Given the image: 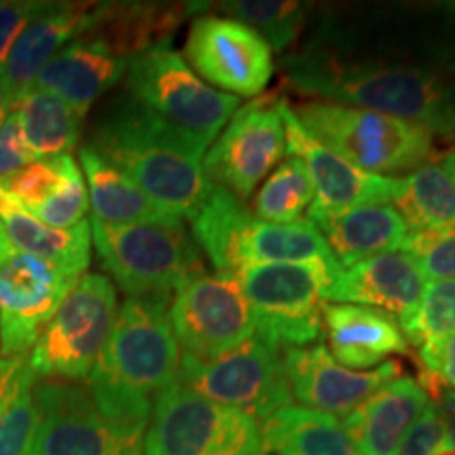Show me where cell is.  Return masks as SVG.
<instances>
[{
	"mask_svg": "<svg viewBox=\"0 0 455 455\" xmlns=\"http://www.w3.org/2000/svg\"><path fill=\"white\" fill-rule=\"evenodd\" d=\"M284 83L304 95L382 112L430 133L455 131V61L419 64L355 51L323 32L284 57Z\"/></svg>",
	"mask_w": 455,
	"mask_h": 455,
	"instance_id": "6da1fadb",
	"label": "cell"
},
{
	"mask_svg": "<svg viewBox=\"0 0 455 455\" xmlns=\"http://www.w3.org/2000/svg\"><path fill=\"white\" fill-rule=\"evenodd\" d=\"M87 144L178 220L192 221L212 192L203 158L207 141L178 129L129 95L108 104Z\"/></svg>",
	"mask_w": 455,
	"mask_h": 455,
	"instance_id": "7a4b0ae2",
	"label": "cell"
},
{
	"mask_svg": "<svg viewBox=\"0 0 455 455\" xmlns=\"http://www.w3.org/2000/svg\"><path fill=\"white\" fill-rule=\"evenodd\" d=\"M169 308L171 301L163 298L124 299L87 379L101 411L141 435L150 422V396L175 382L180 371L181 352Z\"/></svg>",
	"mask_w": 455,
	"mask_h": 455,
	"instance_id": "3957f363",
	"label": "cell"
},
{
	"mask_svg": "<svg viewBox=\"0 0 455 455\" xmlns=\"http://www.w3.org/2000/svg\"><path fill=\"white\" fill-rule=\"evenodd\" d=\"M289 106L310 138L367 173H411L435 152L428 129L388 114L325 100Z\"/></svg>",
	"mask_w": 455,
	"mask_h": 455,
	"instance_id": "277c9868",
	"label": "cell"
},
{
	"mask_svg": "<svg viewBox=\"0 0 455 455\" xmlns=\"http://www.w3.org/2000/svg\"><path fill=\"white\" fill-rule=\"evenodd\" d=\"M100 264L127 298L171 299L181 284L204 275L195 238L180 224L112 226L89 220Z\"/></svg>",
	"mask_w": 455,
	"mask_h": 455,
	"instance_id": "5b68a950",
	"label": "cell"
},
{
	"mask_svg": "<svg viewBox=\"0 0 455 455\" xmlns=\"http://www.w3.org/2000/svg\"><path fill=\"white\" fill-rule=\"evenodd\" d=\"M338 261L251 264L236 272L255 316V333L278 348H304L323 335V310L339 276Z\"/></svg>",
	"mask_w": 455,
	"mask_h": 455,
	"instance_id": "8992f818",
	"label": "cell"
},
{
	"mask_svg": "<svg viewBox=\"0 0 455 455\" xmlns=\"http://www.w3.org/2000/svg\"><path fill=\"white\" fill-rule=\"evenodd\" d=\"M118 315L112 281L83 275L34 341L28 361L38 379L81 384L89 379Z\"/></svg>",
	"mask_w": 455,
	"mask_h": 455,
	"instance_id": "52a82bcc",
	"label": "cell"
},
{
	"mask_svg": "<svg viewBox=\"0 0 455 455\" xmlns=\"http://www.w3.org/2000/svg\"><path fill=\"white\" fill-rule=\"evenodd\" d=\"M259 426L238 409L218 405L175 378L152 403L144 455H261Z\"/></svg>",
	"mask_w": 455,
	"mask_h": 455,
	"instance_id": "ba28073f",
	"label": "cell"
},
{
	"mask_svg": "<svg viewBox=\"0 0 455 455\" xmlns=\"http://www.w3.org/2000/svg\"><path fill=\"white\" fill-rule=\"evenodd\" d=\"M129 98L164 121L213 144L241 100L209 87L171 44L131 57L124 72Z\"/></svg>",
	"mask_w": 455,
	"mask_h": 455,
	"instance_id": "9c48e42d",
	"label": "cell"
},
{
	"mask_svg": "<svg viewBox=\"0 0 455 455\" xmlns=\"http://www.w3.org/2000/svg\"><path fill=\"white\" fill-rule=\"evenodd\" d=\"M178 379L196 395L218 405L238 409L253 419H266L278 409L291 405L281 348L259 333L209 361L181 352Z\"/></svg>",
	"mask_w": 455,
	"mask_h": 455,
	"instance_id": "30bf717a",
	"label": "cell"
},
{
	"mask_svg": "<svg viewBox=\"0 0 455 455\" xmlns=\"http://www.w3.org/2000/svg\"><path fill=\"white\" fill-rule=\"evenodd\" d=\"M38 424L30 455H144L141 432L101 411L87 384L38 379Z\"/></svg>",
	"mask_w": 455,
	"mask_h": 455,
	"instance_id": "8fae6325",
	"label": "cell"
},
{
	"mask_svg": "<svg viewBox=\"0 0 455 455\" xmlns=\"http://www.w3.org/2000/svg\"><path fill=\"white\" fill-rule=\"evenodd\" d=\"M281 104V95L261 93L238 108L204 152V178L238 201L251 196L287 155Z\"/></svg>",
	"mask_w": 455,
	"mask_h": 455,
	"instance_id": "7c38bea8",
	"label": "cell"
},
{
	"mask_svg": "<svg viewBox=\"0 0 455 455\" xmlns=\"http://www.w3.org/2000/svg\"><path fill=\"white\" fill-rule=\"evenodd\" d=\"M78 278L15 247L0 226V356L30 355Z\"/></svg>",
	"mask_w": 455,
	"mask_h": 455,
	"instance_id": "4fadbf2b",
	"label": "cell"
},
{
	"mask_svg": "<svg viewBox=\"0 0 455 455\" xmlns=\"http://www.w3.org/2000/svg\"><path fill=\"white\" fill-rule=\"evenodd\" d=\"M171 325L186 355L218 358L255 335V316L236 276L204 275L175 291Z\"/></svg>",
	"mask_w": 455,
	"mask_h": 455,
	"instance_id": "5bb4252c",
	"label": "cell"
},
{
	"mask_svg": "<svg viewBox=\"0 0 455 455\" xmlns=\"http://www.w3.org/2000/svg\"><path fill=\"white\" fill-rule=\"evenodd\" d=\"M184 53L204 81L235 98H258L275 72L268 43L230 17H196L190 24Z\"/></svg>",
	"mask_w": 455,
	"mask_h": 455,
	"instance_id": "9a60e30c",
	"label": "cell"
},
{
	"mask_svg": "<svg viewBox=\"0 0 455 455\" xmlns=\"http://www.w3.org/2000/svg\"><path fill=\"white\" fill-rule=\"evenodd\" d=\"M283 367L291 396L304 407L329 415H350L386 384L401 378L403 367L386 361L371 371H352L333 361L323 344L304 348H283Z\"/></svg>",
	"mask_w": 455,
	"mask_h": 455,
	"instance_id": "2e32d148",
	"label": "cell"
},
{
	"mask_svg": "<svg viewBox=\"0 0 455 455\" xmlns=\"http://www.w3.org/2000/svg\"><path fill=\"white\" fill-rule=\"evenodd\" d=\"M281 114L287 152L299 158L308 169L312 184H315V204L318 207L346 209L367 207V204H392L401 195V178L367 173V171L344 161L329 148L318 144L315 138H310L284 98Z\"/></svg>",
	"mask_w": 455,
	"mask_h": 455,
	"instance_id": "e0dca14e",
	"label": "cell"
},
{
	"mask_svg": "<svg viewBox=\"0 0 455 455\" xmlns=\"http://www.w3.org/2000/svg\"><path fill=\"white\" fill-rule=\"evenodd\" d=\"M93 15L95 3H43L0 70L9 112L30 93L34 81L51 57L87 34Z\"/></svg>",
	"mask_w": 455,
	"mask_h": 455,
	"instance_id": "ac0fdd59",
	"label": "cell"
},
{
	"mask_svg": "<svg viewBox=\"0 0 455 455\" xmlns=\"http://www.w3.org/2000/svg\"><path fill=\"white\" fill-rule=\"evenodd\" d=\"M424 289L426 278L411 255L392 251L341 270L329 289V299L382 310L403 331L418 312Z\"/></svg>",
	"mask_w": 455,
	"mask_h": 455,
	"instance_id": "d6986e66",
	"label": "cell"
},
{
	"mask_svg": "<svg viewBox=\"0 0 455 455\" xmlns=\"http://www.w3.org/2000/svg\"><path fill=\"white\" fill-rule=\"evenodd\" d=\"M308 220L321 230L339 268L403 247L409 226L392 204L329 209L312 203Z\"/></svg>",
	"mask_w": 455,
	"mask_h": 455,
	"instance_id": "ffe728a7",
	"label": "cell"
},
{
	"mask_svg": "<svg viewBox=\"0 0 455 455\" xmlns=\"http://www.w3.org/2000/svg\"><path fill=\"white\" fill-rule=\"evenodd\" d=\"M127 64L129 60L114 55L101 43L81 36L51 57L32 89L47 91L84 116L106 91L123 81Z\"/></svg>",
	"mask_w": 455,
	"mask_h": 455,
	"instance_id": "44dd1931",
	"label": "cell"
},
{
	"mask_svg": "<svg viewBox=\"0 0 455 455\" xmlns=\"http://www.w3.org/2000/svg\"><path fill=\"white\" fill-rule=\"evenodd\" d=\"M196 3H95L93 24L83 36L104 44L114 55L131 60L169 44Z\"/></svg>",
	"mask_w": 455,
	"mask_h": 455,
	"instance_id": "7402d4cb",
	"label": "cell"
},
{
	"mask_svg": "<svg viewBox=\"0 0 455 455\" xmlns=\"http://www.w3.org/2000/svg\"><path fill=\"white\" fill-rule=\"evenodd\" d=\"M323 325L331 355L341 367L369 369L392 355H409V341L398 323L382 310L356 304H327Z\"/></svg>",
	"mask_w": 455,
	"mask_h": 455,
	"instance_id": "603a6c76",
	"label": "cell"
},
{
	"mask_svg": "<svg viewBox=\"0 0 455 455\" xmlns=\"http://www.w3.org/2000/svg\"><path fill=\"white\" fill-rule=\"evenodd\" d=\"M426 407L419 384L401 375L346 415L344 428L361 455H395Z\"/></svg>",
	"mask_w": 455,
	"mask_h": 455,
	"instance_id": "cb8c5ba5",
	"label": "cell"
},
{
	"mask_svg": "<svg viewBox=\"0 0 455 455\" xmlns=\"http://www.w3.org/2000/svg\"><path fill=\"white\" fill-rule=\"evenodd\" d=\"M78 158H81L89 184L87 192L93 220L112 226L180 224L181 221L152 203L135 181H131L121 169L108 163L89 144L78 148Z\"/></svg>",
	"mask_w": 455,
	"mask_h": 455,
	"instance_id": "d4e9b609",
	"label": "cell"
},
{
	"mask_svg": "<svg viewBox=\"0 0 455 455\" xmlns=\"http://www.w3.org/2000/svg\"><path fill=\"white\" fill-rule=\"evenodd\" d=\"M0 226L15 247L55 264L68 275L81 278L91 261L89 220L68 230L38 221L0 188Z\"/></svg>",
	"mask_w": 455,
	"mask_h": 455,
	"instance_id": "484cf974",
	"label": "cell"
},
{
	"mask_svg": "<svg viewBox=\"0 0 455 455\" xmlns=\"http://www.w3.org/2000/svg\"><path fill=\"white\" fill-rule=\"evenodd\" d=\"M261 447L276 455H361L333 415L287 405L264 419Z\"/></svg>",
	"mask_w": 455,
	"mask_h": 455,
	"instance_id": "4316f807",
	"label": "cell"
},
{
	"mask_svg": "<svg viewBox=\"0 0 455 455\" xmlns=\"http://www.w3.org/2000/svg\"><path fill=\"white\" fill-rule=\"evenodd\" d=\"M312 259L335 261L321 230L310 220L270 224L251 215L236 247V272L251 264H299Z\"/></svg>",
	"mask_w": 455,
	"mask_h": 455,
	"instance_id": "83f0119b",
	"label": "cell"
},
{
	"mask_svg": "<svg viewBox=\"0 0 455 455\" xmlns=\"http://www.w3.org/2000/svg\"><path fill=\"white\" fill-rule=\"evenodd\" d=\"M28 355L0 356V455H30L38 409Z\"/></svg>",
	"mask_w": 455,
	"mask_h": 455,
	"instance_id": "f1b7e54d",
	"label": "cell"
},
{
	"mask_svg": "<svg viewBox=\"0 0 455 455\" xmlns=\"http://www.w3.org/2000/svg\"><path fill=\"white\" fill-rule=\"evenodd\" d=\"M409 232L455 226V169L447 158L426 163L403 180L395 201Z\"/></svg>",
	"mask_w": 455,
	"mask_h": 455,
	"instance_id": "f546056e",
	"label": "cell"
},
{
	"mask_svg": "<svg viewBox=\"0 0 455 455\" xmlns=\"http://www.w3.org/2000/svg\"><path fill=\"white\" fill-rule=\"evenodd\" d=\"M11 112L20 118L26 144L38 161L72 155L81 141L83 116L47 91L32 89Z\"/></svg>",
	"mask_w": 455,
	"mask_h": 455,
	"instance_id": "4dcf8cb0",
	"label": "cell"
},
{
	"mask_svg": "<svg viewBox=\"0 0 455 455\" xmlns=\"http://www.w3.org/2000/svg\"><path fill=\"white\" fill-rule=\"evenodd\" d=\"M251 213L235 195L212 186L207 201L192 220V238L207 253L218 275L236 276V247Z\"/></svg>",
	"mask_w": 455,
	"mask_h": 455,
	"instance_id": "1f68e13d",
	"label": "cell"
},
{
	"mask_svg": "<svg viewBox=\"0 0 455 455\" xmlns=\"http://www.w3.org/2000/svg\"><path fill=\"white\" fill-rule=\"evenodd\" d=\"M218 7L226 17L258 32L276 53H284L298 43L308 13L306 4L295 0H232Z\"/></svg>",
	"mask_w": 455,
	"mask_h": 455,
	"instance_id": "d6a6232c",
	"label": "cell"
},
{
	"mask_svg": "<svg viewBox=\"0 0 455 455\" xmlns=\"http://www.w3.org/2000/svg\"><path fill=\"white\" fill-rule=\"evenodd\" d=\"M315 198L308 169L299 158H287L268 175L258 196L253 198V213L270 224H291Z\"/></svg>",
	"mask_w": 455,
	"mask_h": 455,
	"instance_id": "836d02e7",
	"label": "cell"
},
{
	"mask_svg": "<svg viewBox=\"0 0 455 455\" xmlns=\"http://www.w3.org/2000/svg\"><path fill=\"white\" fill-rule=\"evenodd\" d=\"M78 171L81 167L72 155L41 158L0 181V188L13 196L28 213L34 215L53 201Z\"/></svg>",
	"mask_w": 455,
	"mask_h": 455,
	"instance_id": "e575fe53",
	"label": "cell"
},
{
	"mask_svg": "<svg viewBox=\"0 0 455 455\" xmlns=\"http://www.w3.org/2000/svg\"><path fill=\"white\" fill-rule=\"evenodd\" d=\"M455 333V278L426 284L411 323L403 329L409 344L424 346Z\"/></svg>",
	"mask_w": 455,
	"mask_h": 455,
	"instance_id": "d590c367",
	"label": "cell"
},
{
	"mask_svg": "<svg viewBox=\"0 0 455 455\" xmlns=\"http://www.w3.org/2000/svg\"><path fill=\"white\" fill-rule=\"evenodd\" d=\"M401 251L411 255L424 278H455V226L409 232Z\"/></svg>",
	"mask_w": 455,
	"mask_h": 455,
	"instance_id": "8d00e7d4",
	"label": "cell"
},
{
	"mask_svg": "<svg viewBox=\"0 0 455 455\" xmlns=\"http://www.w3.org/2000/svg\"><path fill=\"white\" fill-rule=\"evenodd\" d=\"M447 445H451V443H449L445 418L435 403H428V407L419 415L413 428L407 432L395 455H432Z\"/></svg>",
	"mask_w": 455,
	"mask_h": 455,
	"instance_id": "74e56055",
	"label": "cell"
},
{
	"mask_svg": "<svg viewBox=\"0 0 455 455\" xmlns=\"http://www.w3.org/2000/svg\"><path fill=\"white\" fill-rule=\"evenodd\" d=\"M34 161H38V158L32 155V150L26 144L20 118L15 112H9L7 121L0 127V181L11 178Z\"/></svg>",
	"mask_w": 455,
	"mask_h": 455,
	"instance_id": "f35d334b",
	"label": "cell"
},
{
	"mask_svg": "<svg viewBox=\"0 0 455 455\" xmlns=\"http://www.w3.org/2000/svg\"><path fill=\"white\" fill-rule=\"evenodd\" d=\"M43 3H32V0H0V70L4 61L26 30V26L34 20Z\"/></svg>",
	"mask_w": 455,
	"mask_h": 455,
	"instance_id": "ab89813d",
	"label": "cell"
},
{
	"mask_svg": "<svg viewBox=\"0 0 455 455\" xmlns=\"http://www.w3.org/2000/svg\"><path fill=\"white\" fill-rule=\"evenodd\" d=\"M419 365L439 373L447 386L455 388V333L419 346Z\"/></svg>",
	"mask_w": 455,
	"mask_h": 455,
	"instance_id": "60d3db41",
	"label": "cell"
},
{
	"mask_svg": "<svg viewBox=\"0 0 455 455\" xmlns=\"http://www.w3.org/2000/svg\"><path fill=\"white\" fill-rule=\"evenodd\" d=\"M436 407H439L443 418H445L447 430H449V443H451V447L455 449V392L447 390L441 401L436 403Z\"/></svg>",
	"mask_w": 455,
	"mask_h": 455,
	"instance_id": "b9f144b4",
	"label": "cell"
},
{
	"mask_svg": "<svg viewBox=\"0 0 455 455\" xmlns=\"http://www.w3.org/2000/svg\"><path fill=\"white\" fill-rule=\"evenodd\" d=\"M7 116H9L7 93H4V87H3V78H0V127H3V123L7 121Z\"/></svg>",
	"mask_w": 455,
	"mask_h": 455,
	"instance_id": "7bdbcfd3",
	"label": "cell"
},
{
	"mask_svg": "<svg viewBox=\"0 0 455 455\" xmlns=\"http://www.w3.org/2000/svg\"><path fill=\"white\" fill-rule=\"evenodd\" d=\"M432 455H455V449H453L451 445H447V447L439 449V451H436V453H432Z\"/></svg>",
	"mask_w": 455,
	"mask_h": 455,
	"instance_id": "ee69618b",
	"label": "cell"
},
{
	"mask_svg": "<svg viewBox=\"0 0 455 455\" xmlns=\"http://www.w3.org/2000/svg\"><path fill=\"white\" fill-rule=\"evenodd\" d=\"M445 158H447V161H449V163H451V167L455 169V148H453V150H451V152H449V155H447Z\"/></svg>",
	"mask_w": 455,
	"mask_h": 455,
	"instance_id": "f6af8a7d",
	"label": "cell"
},
{
	"mask_svg": "<svg viewBox=\"0 0 455 455\" xmlns=\"http://www.w3.org/2000/svg\"><path fill=\"white\" fill-rule=\"evenodd\" d=\"M451 138H453V140H455V131H453V133H451Z\"/></svg>",
	"mask_w": 455,
	"mask_h": 455,
	"instance_id": "bcb514c9",
	"label": "cell"
}]
</instances>
